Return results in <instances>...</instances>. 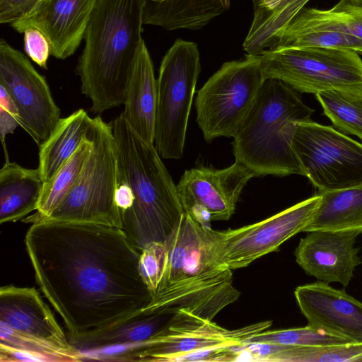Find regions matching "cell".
<instances>
[{"instance_id":"6","label":"cell","mask_w":362,"mask_h":362,"mask_svg":"<svg viewBox=\"0 0 362 362\" xmlns=\"http://www.w3.org/2000/svg\"><path fill=\"white\" fill-rule=\"evenodd\" d=\"M89 136L92 150L78 180L59 206L42 221L102 223L122 228L115 197L118 162L111 123L99 116L93 117Z\"/></svg>"},{"instance_id":"24","label":"cell","mask_w":362,"mask_h":362,"mask_svg":"<svg viewBox=\"0 0 362 362\" xmlns=\"http://www.w3.org/2000/svg\"><path fill=\"white\" fill-rule=\"evenodd\" d=\"M317 194L321 200L304 232L362 230V185Z\"/></svg>"},{"instance_id":"30","label":"cell","mask_w":362,"mask_h":362,"mask_svg":"<svg viewBox=\"0 0 362 362\" xmlns=\"http://www.w3.org/2000/svg\"><path fill=\"white\" fill-rule=\"evenodd\" d=\"M23 34L27 56L41 68L47 69V61L52 54L51 45L47 37L35 28H29Z\"/></svg>"},{"instance_id":"10","label":"cell","mask_w":362,"mask_h":362,"mask_svg":"<svg viewBox=\"0 0 362 362\" xmlns=\"http://www.w3.org/2000/svg\"><path fill=\"white\" fill-rule=\"evenodd\" d=\"M260 56L226 62L198 90L197 123L207 142L233 138L264 81Z\"/></svg>"},{"instance_id":"11","label":"cell","mask_w":362,"mask_h":362,"mask_svg":"<svg viewBox=\"0 0 362 362\" xmlns=\"http://www.w3.org/2000/svg\"><path fill=\"white\" fill-rule=\"evenodd\" d=\"M292 146L305 176L318 191L362 185V144L332 127L299 122Z\"/></svg>"},{"instance_id":"22","label":"cell","mask_w":362,"mask_h":362,"mask_svg":"<svg viewBox=\"0 0 362 362\" xmlns=\"http://www.w3.org/2000/svg\"><path fill=\"white\" fill-rule=\"evenodd\" d=\"M310 0H253L254 18L243 42L247 54L260 56L279 45L285 29Z\"/></svg>"},{"instance_id":"29","label":"cell","mask_w":362,"mask_h":362,"mask_svg":"<svg viewBox=\"0 0 362 362\" xmlns=\"http://www.w3.org/2000/svg\"><path fill=\"white\" fill-rule=\"evenodd\" d=\"M168 257V250L165 243H151L141 251V274L153 296L165 274Z\"/></svg>"},{"instance_id":"19","label":"cell","mask_w":362,"mask_h":362,"mask_svg":"<svg viewBox=\"0 0 362 362\" xmlns=\"http://www.w3.org/2000/svg\"><path fill=\"white\" fill-rule=\"evenodd\" d=\"M156 103L157 79L143 40L134 61L121 115L137 135L151 144L155 141Z\"/></svg>"},{"instance_id":"26","label":"cell","mask_w":362,"mask_h":362,"mask_svg":"<svg viewBox=\"0 0 362 362\" xmlns=\"http://www.w3.org/2000/svg\"><path fill=\"white\" fill-rule=\"evenodd\" d=\"M256 351L262 361L357 362L362 356V344L296 346L260 343Z\"/></svg>"},{"instance_id":"31","label":"cell","mask_w":362,"mask_h":362,"mask_svg":"<svg viewBox=\"0 0 362 362\" xmlns=\"http://www.w3.org/2000/svg\"><path fill=\"white\" fill-rule=\"evenodd\" d=\"M20 126L19 113L16 105L7 90L0 86V134L6 162L9 161L6 137Z\"/></svg>"},{"instance_id":"33","label":"cell","mask_w":362,"mask_h":362,"mask_svg":"<svg viewBox=\"0 0 362 362\" xmlns=\"http://www.w3.org/2000/svg\"><path fill=\"white\" fill-rule=\"evenodd\" d=\"M45 0H0V23L10 24L32 12Z\"/></svg>"},{"instance_id":"13","label":"cell","mask_w":362,"mask_h":362,"mask_svg":"<svg viewBox=\"0 0 362 362\" xmlns=\"http://www.w3.org/2000/svg\"><path fill=\"white\" fill-rule=\"evenodd\" d=\"M319 194L267 219L237 229L216 230L218 252L230 269L248 266L276 251L285 241L304 232L320 204Z\"/></svg>"},{"instance_id":"27","label":"cell","mask_w":362,"mask_h":362,"mask_svg":"<svg viewBox=\"0 0 362 362\" xmlns=\"http://www.w3.org/2000/svg\"><path fill=\"white\" fill-rule=\"evenodd\" d=\"M315 95L325 115L337 129L362 140V93L328 90Z\"/></svg>"},{"instance_id":"5","label":"cell","mask_w":362,"mask_h":362,"mask_svg":"<svg viewBox=\"0 0 362 362\" xmlns=\"http://www.w3.org/2000/svg\"><path fill=\"white\" fill-rule=\"evenodd\" d=\"M313 112L291 87L277 79H265L233 138L235 160L255 177L305 176L292 139L297 124L312 121Z\"/></svg>"},{"instance_id":"12","label":"cell","mask_w":362,"mask_h":362,"mask_svg":"<svg viewBox=\"0 0 362 362\" xmlns=\"http://www.w3.org/2000/svg\"><path fill=\"white\" fill-rule=\"evenodd\" d=\"M0 86L16 105L20 126L40 145L61 118L60 109L45 76L4 39L0 40Z\"/></svg>"},{"instance_id":"2","label":"cell","mask_w":362,"mask_h":362,"mask_svg":"<svg viewBox=\"0 0 362 362\" xmlns=\"http://www.w3.org/2000/svg\"><path fill=\"white\" fill-rule=\"evenodd\" d=\"M168 264L148 313L174 314L186 310L212 320L240 293L233 273L218 252L216 230L204 228L186 211L165 240Z\"/></svg>"},{"instance_id":"4","label":"cell","mask_w":362,"mask_h":362,"mask_svg":"<svg viewBox=\"0 0 362 362\" xmlns=\"http://www.w3.org/2000/svg\"><path fill=\"white\" fill-rule=\"evenodd\" d=\"M115 139L118 180L132 192V204L121 214L122 229L140 252L164 243L184 209L177 185L153 145L137 135L120 114L111 122Z\"/></svg>"},{"instance_id":"8","label":"cell","mask_w":362,"mask_h":362,"mask_svg":"<svg viewBox=\"0 0 362 362\" xmlns=\"http://www.w3.org/2000/svg\"><path fill=\"white\" fill-rule=\"evenodd\" d=\"M201 71L197 45L177 39L163 57L157 78L156 147L162 158L180 159Z\"/></svg>"},{"instance_id":"20","label":"cell","mask_w":362,"mask_h":362,"mask_svg":"<svg viewBox=\"0 0 362 362\" xmlns=\"http://www.w3.org/2000/svg\"><path fill=\"white\" fill-rule=\"evenodd\" d=\"M278 46L332 48L362 54V41L349 34L329 9L303 8L285 29Z\"/></svg>"},{"instance_id":"16","label":"cell","mask_w":362,"mask_h":362,"mask_svg":"<svg viewBox=\"0 0 362 362\" xmlns=\"http://www.w3.org/2000/svg\"><path fill=\"white\" fill-rule=\"evenodd\" d=\"M301 238L294 255L304 272L325 283L346 286L354 272L362 263L355 247L361 229L317 230Z\"/></svg>"},{"instance_id":"35","label":"cell","mask_w":362,"mask_h":362,"mask_svg":"<svg viewBox=\"0 0 362 362\" xmlns=\"http://www.w3.org/2000/svg\"><path fill=\"white\" fill-rule=\"evenodd\" d=\"M362 361V356L358 360L357 362H361Z\"/></svg>"},{"instance_id":"32","label":"cell","mask_w":362,"mask_h":362,"mask_svg":"<svg viewBox=\"0 0 362 362\" xmlns=\"http://www.w3.org/2000/svg\"><path fill=\"white\" fill-rule=\"evenodd\" d=\"M329 11L349 34L362 41V6L339 0Z\"/></svg>"},{"instance_id":"28","label":"cell","mask_w":362,"mask_h":362,"mask_svg":"<svg viewBox=\"0 0 362 362\" xmlns=\"http://www.w3.org/2000/svg\"><path fill=\"white\" fill-rule=\"evenodd\" d=\"M259 342L296 346H312L350 343L346 339L307 325L304 327L263 331L245 343Z\"/></svg>"},{"instance_id":"14","label":"cell","mask_w":362,"mask_h":362,"mask_svg":"<svg viewBox=\"0 0 362 362\" xmlns=\"http://www.w3.org/2000/svg\"><path fill=\"white\" fill-rule=\"evenodd\" d=\"M272 325V321H264L228 329L186 310H178L132 361H175L179 356L203 349L242 345Z\"/></svg>"},{"instance_id":"9","label":"cell","mask_w":362,"mask_h":362,"mask_svg":"<svg viewBox=\"0 0 362 362\" xmlns=\"http://www.w3.org/2000/svg\"><path fill=\"white\" fill-rule=\"evenodd\" d=\"M0 321L1 339L10 347L53 362L85 360L35 288L1 287Z\"/></svg>"},{"instance_id":"18","label":"cell","mask_w":362,"mask_h":362,"mask_svg":"<svg viewBox=\"0 0 362 362\" xmlns=\"http://www.w3.org/2000/svg\"><path fill=\"white\" fill-rule=\"evenodd\" d=\"M294 295L308 325L362 344L361 302L320 281L298 286Z\"/></svg>"},{"instance_id":"3","label":"cell","mask_w":362,"mask_h":362,"mask_svg":"<svg viewBox=\"0 0 362 362\" xmlns=\"http://www.w3.org/2000/svg\"><path fill=\"white\" fill-rule=\"evenodd\" d=\"M146 0H98L76 66L90 111L103 113L124 104L134 61L143 40Z\"/></svg>"},{"instance_id":"17","label":"cell","mask_w":362,"mask_h":362,"mask_svg":"<svg viewBox=\"0 0 362 362\" xmlns=\"http://www.w3.org/2000/svg\"><path fill=\"white\" fill-rule=\"evenodd\" d=\"M98 0H45L32 12L9 25L23 33L35 28L47 37L51 55L65 59L73 55L83 40Z\"/></svg>"},{"instance_id":"7","label":"cell","mask_w":362,"mask_h":362,"mask_svg":"<svg viewBox=\"0 0 362 362\" xmlns=\"http://www.w3.org/2000/svg\"><path fill=\"white\" fill-rule=\"evenodd\" d=\"M260 60L264 79L279 80L297 92L362 93V60L352 51L277 46Z\"/></svg>"},{"instance_id":"1","label":"cell","mask_w":362,"mask_h":362,"mask_svg":"<svg viewBox=\"0 0 362 362\" xmlns=\"http://www.w3.org/2000/svg\"><path fill=\"white\" fill-rule=\"evenodd\" d=\"M25 245L37 284L70 341L135 315L152 300L141 252L119 227L37 221Z\"/></svg>"},{"instance_id":"15","label":"cell","mask_w":362,"mask_h":362,"mask_svg":"<svg viewBox=\"0 0 362 362\" xmlns=\"http://www.w3.org/2000/svg\"><path fill=\"white\" fill-rule=\"evenodd\" d=\"M253 177L237 160L223 169L201 165L185 170L177 189L184 211L203 227L211 228V221L231 217L244 187Z\"/></svg>"},{"instance_id":"34","label":"cell","mask_w":362,"mask_h":362,"mask_svg":"<svg viewBox=\"0 0 362 362\" xmlns=\"http://www.w3.org/2000/svg\"><path fill=\"white\" fill-rule=\"evenodd\" d=\"M342 1L347 2L349 4H353V5L362 6V0H342Z\"/></svg>"},{"instance_id":"25","label":"cell","mask_w":362,"mask_h":362,"mask_svg":"<svg viewBox=\"0 0 362 362\" xmlns=\"http://www.w3.org/2000/svg\"><path fill=\"white\" fill-rule=\"evenodd\" d=\"M89 132L77 151L48 181L44 182L34 215L23 219L34 223L47 218L62 202L78 180L92 150Z\"/></svg>"},{"instance_id":"23","label":"cell","mask_w":362,"mask_h":362,"mask_svg":"<svg viewBox=\"0 0 362 362\" xmlns=\"http://www.w3.org/2000/svg\"><path fill=\"white\" fill-rule=\"evenodd\" d=\"M93 121L83 109L59 119L49 136L39 146L37 168L44 182L77 151L87 138Z\"/></svg>"},{"instance_id":"21","label":"cell","mask_w":362,"mask_h":362,"mask_svg":"<svg viewBox=\"0 0 362 362\" xmlns=\"http://www.w3.org/2000/svg\"><path fill=\"white\" fill-rule=\"evenodd\" d=\"M44 182L38 168L5 162L0 170V223L23 220L37 209Z\"/></svg>"}]
</instances>
